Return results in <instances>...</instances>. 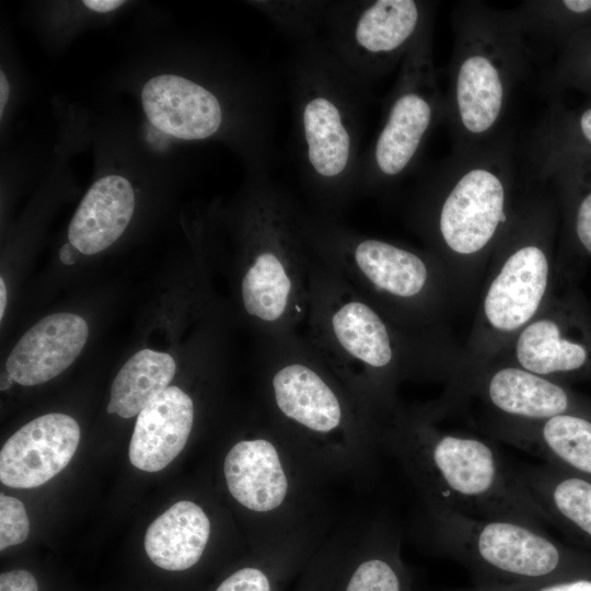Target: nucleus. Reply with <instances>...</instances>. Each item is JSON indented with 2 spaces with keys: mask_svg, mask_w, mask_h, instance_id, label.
<instances>
[{
  "mask_svg": "<svg viewBox=\"0 0 591 591\" xmlns=\"http://www.w3.org/2000/svg\"><path fill=\"white\" fill-rule=\"evenodd\" d=\"M301 334L381 427L401 405L402 381L447 380L456 362L434 332L391 321L314 256Z\"/></svg>",
  "mask_w": 591,
  "mask_h": 591,
  "instance_id": "obj_1",
  "label": "nucleus"
},
{
  "mask_svg": "<svg viewBox=\"0 0 591 591\" xmlns=\"http://www.w3.org/2000/svg\"><path fill=\"white\" fill-rule=\"evenodd\" d=\"M263 340L264 414L328 482L368 480L381 425L301 333Z\"/></svg>",
  "mask_w": 591,
  "mask_h": 591,
  "instance_id": "obj_2",
  "label": "nucleus"
},
{
  "mask_svg": "<svg viewBox=\"0 0 591 591\" xmlns=\"http://www.w3.org/2000/svg\"><path fill=\"white\" fill-rule=\"evenodd\" d=\"M437 403L402 404L382 426L381 449L399 463L420 507H441L470 517L505 520L545 532L552 525L518 471L494 442L443 429Z\"/></svg>",
  "mask_w": 591,
  "mask_h": 591,
  "instance_id": "obj_3",
  "label": "nucleus"
},
{
  "mask_svg": "<svg viewBox=\"0 0 591 591\" xmlns=\"http://www.w3.org/2000/svg\"><path fill=\"white\" fill-rule=\"evenodd\" d=\"M514 172L506 137L465 150L424 185L413 224L443 266L454 291L491 259L522 206H514Z\"/></svg>",
  "mask_w": 591,
  "mask_h": 591,
  "instance_id": "obj_4",
  "label": "nucleus"
},
{
  "mask_svg": "<svg viewBox=\"0 0 591 591\" xmlns=\"http://www.w3.org/2000/svg\"><path fill=\"white\" fill-rule=\"evenodd\" d=\"M294 151L314 210L338 217L358 194L370 89L325 43L305 40L290 71Z\"/></svg>",
  "mask_w": 591,
  "mask_h": 591,
  "instance_id": "obj_5",
  "label": "nucleus"
},
{
  "mask_svg": "<svg viewBox=\"0 0 591 591\" xmlns=\"http://www.w3.org/2000/svg\"><path fill=\"white\" fill-rule=\"evenodd\" d=\"M300 219L322 265L396 324L433 332L453 288L431 252L358 233L314 209L301 207Z\"/></svg>",
  "mask_w": 591,
  "mask_h": 591,
  "instance_id": "obj_6",
  "label": "nucleus"
},
{
  "mask_svg": "<svg viewBox=\"0 0 591 591\" xmlns=\"http://www.w3.org/2000/svg\"><path fill=\"white\" fill-rule=\"evenodd\" d=\"M301 206L265 172H257L242 212L239 296L263 338L301 333L309 309L313 255Z\"/></svg>",
  "mask_w": 591,
  "mask_h": 591,
  "instance_id": "obj_7",
  "label": "nucleus"
},
{
  "mask_svg": "<svg viewBox=\"0 0 591 591\" xmlns=\"http://www.w3.org/2000/svg\"><path fill=\"white\" fill-rule=\"evenodd\" d=\"M453 32L443 120L454 150H465L497 138L530 53L514 11L463 2L453 12Z\"/></svg>",
  "mask_w": 591,
  "mask_h": 591,
  "instance_id": "obj_8",
  "label": "nucleus"
},
{
  "mask_svg": "<svg viewBox=\"0 0 591 591\" xmlns=\"http://www.w3.org/2000/svg\"><path fill=\"white\" fill-rule=\"evenodd\" d=\"M556 213L530 200L495 251L475 323L449 380L497 359L556 292Z\"/></svg>",
  "mask_w": 591,
  "mask_h": 591,
  "instance_id": "obj_9",
  "label": "nucleus"
},
{
  "mask_svg": "<svg viewBox=\"0 0 591 591\" xmlns=\"http://www.w3.org/2000/svg\"><path fill=\"white\" fill-rule=\"evenodd\" d=\"M222 473L231 498L254 519L263 548L321 541L328 480L265 414L254 432L227 451Z\"/></svg>",
  "mask_w": 591,
  "mask_h": 591,
  "instance_id": "obj_10",
  "label": "nucleus"
},
{
  "mask_svg": "<svg viewBox=\"0 0 591 591\" xmlns=\"http://www.w3.org/2000/svg\"><path fill=\"white\" fill-rule=\"evenodd\" d=\"M418 540L465 567L473 586H510L591 575V552L569 547L546 532L505 520L420 507Z\"/></svg>",
  "mask_w": 591,
  "mask_h": 591,
  "instance_id": "obj_11",
  "label": "nucleus"
},
{
  "mask_svg": "<svg viewBox=\"0 0 591 591\" xmlns=\"http://www.w3.org/2000/svg\"><path fill=\"white\" fill-rule=\"evenodd\" d=\"M443 117L444 93L433 60L431 22L399 66L380 128L362 154L357 192H380L399 181L415 165Z\"/></svg>",
  "mask_w": 591,
  "mask_h": 591,
  "instance_id": "obj_12",
  "label": "nucleus"
},
{
  "mask_svg": "<svg viewBox=\"0 0 591 591\" xmlns=\"http://www.w3.org/2000/svg\"><path fill=\"white\" fill-rule=\"evenodd\" d=\"M430 2L370 0L331 2L324 23L333 55L370 89L401 66L425 27L432 22Z\"/></svg>",
  "mask_w": 591,
  "mask_h": 591,
  "instance_id": "obj_13",
  "label": "nucleus"
},
{
  "mask_svg": "<svg viewBox=\"0 0 591 591\" xmlns=\"http://www.w3.org/2000/svg\"><path fill=\"white\" fill-rule=\"evenodd\" d=\"M494 361L567 385L591 381V309L583 294L572 285L556 291Z\"/></svg>",
  "mask_w": 591,
  "mask_h": 591,
  "instance_id": "obj_14",
  "label": "nucleus"
},
{
  "mask_svg": "<svg viewBox=\"0 0 591 591\" xmlns=\"http://www.w3.org/2000/svg\"><path fill=\"white\" fill-rule=\"evenodd\" d=\"M476 396L501 418L538 421L564 414L591 416V397L569 385L505 361H494L448 383L444 397L454 404Z\"/></svg>",
  "mask_w": 591,
  "mask_h": 591,
  "instance_id": "obj_15",
  "label": "nucleus"
},
{
  "mask_svg": "<svg viewBox=\"0 0 591 591\" xmlns=\"http://www.w3.org/2000/svg\"><path fill=\"white\" fill-rule=\"evenodd\" d=\"M79 441L80 427L68 415L50 413L31 420L1 449V483L24 489L45 484L68 465Z\"/></svg>",
  "mask_w": 591,
  "mask_h": 591,
  "instance_id": "obj_16",
  "label": "nucleus"
},
{
  "mask_svg": "<svg viewBox=\"0 0 591 591\" xmlns=\"http://www.w3.org/2000/svg\"><path fill=\"white\" fill-rule=\"evenodd\" d=\"M484 427L490 436L546 464L591 479V416L564 414L538 421L489 416Z\"/></svg>",
  "mask_w": 591,
  "mask_h": 591,
  "instance_id": "obj_17",
  "label": "nucleus"
},
{
  "mask_svg": "<svg viewBox=\"0 0 591 591\" xmlns=\"http://www.w3.org/2000/svg\"><path fill=\"white\" fill-rule=\"evenodd\" d=\"M141 102L150 123L178 139H208L223 126L224 108L217 94L182 76L152 77L142 88Z\"/></svg>",
  "mask_w": 591,
  "mask_h": 591,
  "instance_id": "obj_18",
  "label": "nucleus"
},
{
  "mask_svg": "<svg viewBox=\"0 0 591 591\" xmlns=\"http://www.w3.org/2000/svg\"><path fill=\"white\" fill-rule=\"evenodd\" d=\"M89 336L84 318L54 313L35 323L16 343L5 371L21 385L45 383L65 371L80 355Z\"/></svg>",
  "mask_w": 591,
  "mask_h": 591,
  "instance_id": "obj_19",
  "label": "nucleus"
},
{
  "mask_svg": "<svg viewBox=\"0 0 591 591\" xmlns=\"http://www.w3.org/2000/svg\"><path fill=\"white\" fill-rule=\"evenodd\" d=\"M195 421V403L182 389L169 386L137 416L129 443L130 463L159 472L185 448Z\"/></svg>",
  "mask_w": 591,
  "mask_h": 591,
  "instance_id": "obj_20",
  "label": "nucleus"
},
{
  "mask_svg": "<svg viewBox=\"0 0 591 591\" xmlns=\"http://www.w3.org/2000/svg\"><path fill=\"white\" fill-rule=\"evenodd\" d=\"M136 206L130 182L106 175L92 184L69 228V242L82 254L94 255L111 246L128 227Z\"/></svg>",
  "mask_w": 591,
  "mask_h": 591,
  "instance_id": "obj_21",
  "label": "nucleus"
},
{
  "mask_svg": "<svg viewBox=\"0 0 591 591\" xmlns=\"http://www.w3.org/2000/svg\"><path fill=\"white\" fill-rule=\"evenodd\" d=\"M518 474L552 525L591 548V479L546 463L522 467Z\"/></svg>",
  "mask_w": 591,
  "mask_h": 591,
  "instance_id": "obj_22",
  "label": "nucleus"
},
{
  "mask_svg": "<svg viewBox=\"0 0 591 591\" xmlns=\"http://www.w3.org/2000/svg\"><path fill=\"white\" fill-rule=\"evenodd\" d=\"M212 534L206 510L190 500H179L147 529L144 549L158 567L181 571L202 557Z\"/></svg>",
  "mask_w": 591,
  "mask_h": 591,
  "instance_id": "obj_23",
  "label": "nucleus"
},
{
  "mask_svg": "<svg viewBox=\"0 0 591 591\" xmlns=\"http://www.w3.org/2000/svg\"><path fill=\"white\" fill-rule=\"evenodd\" d=\"M358 563L344 591H408L401 560V533L389 517L354 530Z\"/></svg>",
  "mask_w": 591,
  "mask_h": 591,
  "instance_id": "obj_24",
  "label": "nucleus"
},
{
  "mask_svg": "<svg viewBox=\"0 0 591 591\" xmlns=\"http://www.w3.org/2000/svg\"><path fill=\"white\" fill-rule=\"evenodd\" d=\"M554 183L564 218L566 243L591 258V166L577 154H560L537 163Z\"/></svg>",
  "mask_w": 591,
  "mask_h": 591,
  "instance_id": "obj_25",
  "label": "nucleus"
},
{
  "mask_svg": "<svg viewBox=\"0 0 591 591\" xmlns=\"http://www.w3.org/2000/svg\"><path fill=\"white\" fill-rule=\"evenodd\" d=\"M176 372L173 357L152 349L131 356L111 386L108 414L131 418L170 386Z\"/></svg>",
  "mask_w": 591,
  "mask_h": 591,
  "instance_id": "obj_26",
  "label": "nucleus"
},
{
  "mask_svg": "<svg viewBox=\"0 0 591 591\" xmlns=\"http://www.w3.org/2000/svg\"><path fill=\"white\" fill-rule=\"evenodd\" d=\"M513 11L528 35L546 38L558 49L591 28V0L525 1Z\"/></svg>",
  "mask_w": 591,
  "mask_h": 591,
  "instance_id": "obj_27",
  "label": "nucleus"
},
{
  "mask_svg": "<svg viewBox=\"0 0 591 591\" xmlns=\"http://www.w3.org/2000/svg\"><path fill=\"white\" fill-rule=\"evenodd\" d=\"M567 153L591 155V101L570 111L555 107L537 136V163Z\"/></svg>",
  "mask_w": 591,
  "mask_h": 591,
  "instance_id": "obj_28",
  "label": "nucleus"
},
{
  "mask_svg": "<svg viewBox=\"0 0 591 591\" xmlns=\"http://www.w3.org/2000/svg\"><path fill=\"white\" fill-rule=\"evenodd\" d=\"M545 86L556 95L575 89L591 95V28L582 32L559 49L546 77Z\"/></svg>",
  "mask_w": 591,
  "mask_h": 591,
  "instance_id": "obj_29",
  "label": "nucleus"
},
{
  "mask_svg": "<svg viewBox=\"0 0 591 591\" xmlns=\"http://www.w3.org/2000/svg\"><path fill=\"white\" fill-rule=\"evenodd\" d=\"M332 1H259L258 7L278 27L304 40L312 39L316 26L324 22Z\"/></svg>",
  "mask_w": 591,
  "mask_h": 591,
  "instance_id": "obj_30",
  "label": "nucleus"
},
{
  "mask_svg": "<svg viewBox=\"0 0 591 591\" xmlns=\"http://www.w3.org/2000/svg\"><path fill=\"white\" fill-rule=\"evenodd\" d=\"M30 532L24 505L16 498L0 495V549L23 543Z\"/></svg>",
  "mask_w": 591,
  "mask_h": 591,
  "instance_id": "obj_31",
  "label": "nucleus"
},
{
  "mask_svg": "<svg viewBox=\"0 0 591 591\" xmlns=\"http://www.w3.org/2000/svg\"><path fill=\"white\" fill-rule=\"evenodd\" d=\"M447 591H591V575L510 586H470Z\"/></svg>",
  "mask_w": 591,
  "mask_h": 591,
  "instance_id": "obj_32",
  "label": "nucleus"
},
{
  "mask_svg": "<svg viewBox=\"0 0 591 591\" xmlns=\"http://www.w3.org/2000/svg\"><path fill=\"white\" fill-rule=\"evenodd\" d=\"M215 591H273V587L264 569L247 566L231 573Z\"/></svg>",
  "mask_w": 591,
  "mask_h": 591,
  "instance_id": "obj_33",
  "label": "nucleus"
},
{
  "mask_svg": "<svg viewBox=\"0 0 591 591\" xmlns=\"http://www.w3.org/2000/svg\"><path fill=\"white\" fill-rule=\"evenodd\" d=\"M0 591H38V587L31 572L18 569L1 573Z\"/></svg>",
  "mask_w": 591,
  "mask_h": 591,
  "instance_id": "obj_34",
  "label": "nucleus"
},
{
  "mask_svg": "<svg viewBox=\"0 0 591 591\" xmlns=\"http://www.w3.org/2000/svg\"><path fill=\"white\" fill-rule=\"evenodd\" d=\"M125 1L120 0H84L83 5L97 13H106L118 9Z\"/></svg>",
  "mask_w": 591,
  "mask_h": 591,
  "instance_id": "obj_35",
  "label": "nucleus"
},
{
  "mask_svg": "<svg viewBox=\"0 0 591 591\" xmlns=\"http://www.w3.org/2000/svg\"><path fill=\"white\" fill-rule=\"evenodd\" d=\"M76 252L79 251L70 242H68L61 246L59 251V259L65 265H72L77 260Z\"/></svg>",
  "mask_w": 591,
  "mask_h": 591,
  "instance_id": "obj_36",
  "label": "nucleus"
},
{
  "mask_svg": "<svg viewBox=\"0 0 591 591\" xmlns=\"http://www.w3.org/2000/svg\"><path fill=\"white\" fill-rule=\"evenodd\" d=\"M9 92H10V86H9L8 79L4 72L1 71L0 72V115L1 117L3 115L4 106L8 101Z\"/></svg>",
  "mask_w": 591,
  "mask_h": 591,
  "instance_id": "obj_37",
  "label": "nucleus"
},
{
  "mask_svg": "<svg viewBox=\"0 0 591 591\" xmlns=\"http://www.w3.org/2000/svg\"><path fill=\"white\" fill-rule=\"evenodd\" d=\"M7 305V288L3 278H0V318L2 320Z\"/></svg>",
  "mask_w": 591,
  "mask_h": 591,
  "instance_id": "obj_38",
  "label": "nucleus"
},
{
  "mask_svg": "<svg viewBox=\"0 0 591 591\" xmlns=\"http://www.w3.org/2000/svg\"><path fill=\"white\" fill-rule=\"evenodd\" d=\"M13 379L11 378V375L8 373V371L3 372L1 374V385H0V390L1 391H5L8 389H10L13 384Z\"/></svg>",
  "mask_w": 591,
  "mask_h": 591,
  "instance_id": "obj_39",
  "label": "nucleus"
},
{
  "mask_svg": "<svg viewBox=\"0 0 591 591\" xmlns=\"http://www.w3.org/2000/svg\"><path fill=\"white\" fill-rule=\"evenodd\" d=\"M567 154H577L582 158L591 166V155L589 154H578V153H567Z\"/></svg>",
  "mask_w": 591,
  "mask_h": 591,
  "instance_id": "obj_40",
  "label": "nucleus"
}]
</instances>
